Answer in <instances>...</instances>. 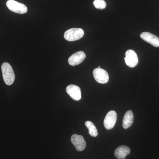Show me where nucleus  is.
Instances as JSON below:
<instances>
[{"instance_id": "20e7f679", "label": "nucleus", "mask_w": 159, "mask_h": 159, "mask_svg": "<svg viewBox=\"0 0 159 159\" xmlns=\"http://www.w3.org/2000/svg\"><path fill=\"white\" fill-rule=\"evenodd\" d=\"M94 78L97 82L100 84H106L109 80V75L105 70L97 68L93 71Z\"/></svg>"}, {"instance_id": "f03ea898", "label": "nucleus", "mask_w": 159, "mask_h": 159, "mask_svg": "<svg viewBox=\"0 0 159 159\" xmlns=\"http://www.w3.org/2000/svg\"><path fill=\"white\" fill-rule=\"evenodd\" d=\"M84 35V31L79 28H72L65 32V39L68 41H74L82 38Z\"/></svg>"}, {"instance_id": "39448f33", "label": "nucleus", "mask_w": 159, "mask_h": 159, "mask_svg": "<svg viewBox=\"0 0 159 159\" xmlns=\"http://www.w3.org/2000/svg\"><path fill=\"white\" fill-rule=\"evenodd\" d=\"M124 59L127 66L131 68L135 67L139 62L138 55L132 50H129L126 51Z\"/></svg>"}, {"instance_id": "f257e3e1", "label": "nucleus", "mask_w": 159, "mask_h": 159, "mask_svg": "<svg viewBox=\"0 0 159 159\" xmlns=\"http://www.w3.org/2000/svg\"><path fill=\"white\" fill-rule=\"evenodd\" d=\"M3 78L6 84L11 85L14 83L15 76L11 65L7 62L3 63L2 65Z\"/></svg>"}, {"instance_id": "ddd939ff", "label": "nucleus", "mask_w": 159, "mask_h": 159, "mask_svg": "<svg viewBox=\"0 0 159 159\" xmlns=\"http://www.w3.org/2000/svg\"><path fill=\"white\" fill-rule=\"evenodd\" d=\"M85 125L89 129V134L91 136L96 137L98 135L97 129L93 123L91 121H87L85 122Z\"/></svg>"}, {"instance_id": "f8f14e48", "label": "nucleus", "mask_w": 159, "mask_h": 159, "mask_svg": "<svg viewBox=\"0 0 159 159\" xmlns=\"http://www.w3.org/2000/svg\"><path fill=\"white\" fill-rule=\"evenodd\" d=\"M134 115L132 111L129 110L125 113L122 121V126L126 129L129 128L134 122Z\"/></svg>"}, {"instance_id": "9b49d317", "label": "nucleus", "mask_w": 159, "mask_h": 159, "mask_svg": "<svg viewBox=\"0 0 159 159\" xmlns=\"http://www.w3.org/2000/svg\"><path fill=\"white\" fill-rule=\"evenodd\" d=\"M130 152V148L125 145L119 146L115 151V156L118 159H125Z\"/></svg>"}, {"instance_id": "0eeeda50", "label": "nucleus", "mask_w": 159, "mask_h": 159, "mask_svg": "<svg viewBox=\"0 0 159 159\" xmlns=\"http://www.w3.org/2000/svg\"><path fill=\"white\" fill-rule=\"evenodd\" d=\"M71 141L78 151H82L85 149L86 144L82 136L74 134L71 137Z\"/></svg>"}, {"instance_id": "4468645a", "label": "nucleus", "mask_w": 159, "mask_h": 159, "mask_svg": "<svg viewBox=\"0 0 159 159\" xmlns=\"http://www.w3.org/2000/svg\"><path fill=\"white\" fill-rule=\"evenodd\" d=\"M93 5L97 9H103L106 7V3L104 0H94Z\"/></svg>"}, {"instance_id": "9d476101", "label": "nucleus", "mask_w": 159, "mask_h": 159, "mask_svg": "<svg viewBox=\"0 0 159 159\" xmlns=\"http://www.w3.org/2000/svg\"><path fill=\"white\" fill-rule=\"evenodd\" d=\"M142 39L155 47H159V38L156 35L148 32H142L140 35Z\"/></svg>"}, {"instance_id": "1a4fd4ad", "label": "nucleus", "mask_w": 159, "mask_h": 159, "mask_svg": "<svg viewBox=\"0 0 159 159\" xmlns=\"http://www.w3.org/2000/svg\"><path fill=\"white\" fill-rule=\"evenodd\" d=\"M85 57V53L83 51H80L76 52L69 57V64L72 66L78 65L84 61Z\"/></svg>"}, {"instance_id": "423d86ee", "label": "nucleus", "mask_w": 159, "mask_h": 159, "mask_svg": "<svg viewBox=\"0 0 159 159\" xmlns=\"http://www.w3.org/2000/svg\"><path fill=\"white\" fill-rule=\"evenodd\" d=\"M117 113L115 111H111L107 114L104 119L103 124L107 129H111L115 126L117 121Z\"/></svg>"}, {"instance_id": "7ed1b4c3", "label": "nucleus", "mask_w": 159, "mask_h": 159, "mask_svg": "<svg viewBox=\"0 0 159 159\" xmlns=\"http://www.w3.org/2000/svg\"><path fill=\"white\" fill-rule=\"evenodd\" d=\"M6 6L10 11L18 14H25L28 11V8L25 5L14 0L7 1Z\"/></svg>"}, {"instance_id": "6e6552de", "label": "nucleus", "mask_w": 159, "mask_h": 159, "mask_svg": "<svg viewBox=\"0 0 159 159\" xmlns=\"http://www.w3.org/2000/svg\"><path fill=\"white\" fill-rule=\"evenodd\" d=\"M67 93L74 100L78 101L81 98V90L78 86L70 84L66 89Z\"/></svg>"}]
</instances>
